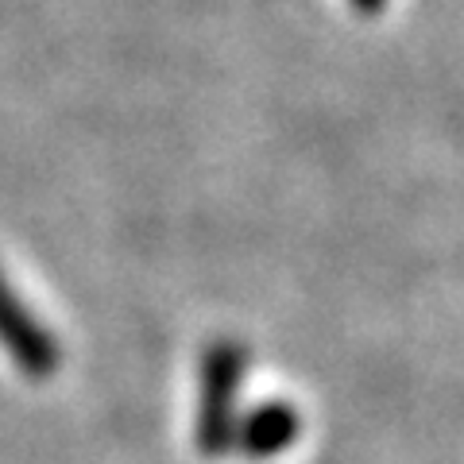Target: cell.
<instances>
[{"label":"cell","instance_id":"6da1fadb","mask_svg":"<svg viewBox=\"0 0 464 464\" xmlns=\"http://www.w3.org/2000/svg\"><path fill=\"white\" fill-rule=\"evenodd\" d=\"M248 372V348L237 337H221L206 348L198 368V414H194V445L206 460H221L237 453L240 430V387Z\"/></svg>","mask_w":464,"mask_h":464},{"label":"cell","instance_id":"7a4b0ae2","mask_svg":"<svg viewBox=\"0 0 464 464\" xmlns=\"http://www.w3.org/2000/svg\"><path fill=\"white\" fill-rule=\"evenodd\" d=\"M0 353H5L16 372L32 383H47L63 368V348L54 333L32 314V306L12 290L0 271Z\"/></svg>","mask_w":464,"mask_h":464},{"label":"cell","instance_id":"3957f363","mask_svg":"<svg viewBox=\"0 0 464 464\" xmlns=\"http://www.w3.org/2000/svg\"><path fill=\"white\" fill-rule=\"evenodd\" d=\"M298 433H302V418L290 402H283V399L259 402L256 411L240 418L237 453H244L248 460H275V457H283L286 449H295Z\"/></svg>","mask_w":464,"mask_h":464},{"label":"cell","instance_id":"277c9868","mask_svg":"<svg viewBox=\"0 0 464 464\" xmlns=\"http://www.w3.org/2000/svg\"><path fill=\"white\" fill-rule=\"evenodd\" d=\"M387 0H353V8L360 12V16H380Z\"/></svg>","mask_w":464,"mask_h":464}]
</instances>
